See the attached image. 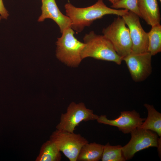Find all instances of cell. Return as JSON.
Masks as SVG:
<instances>
[{
  "label": "cell",
  "instance_id": "obj_11",
  "mask_svg": "<svg viewBox=\"0 0 161 161\" xmlns=\"http://www.w3.org/2000/svg\"><path fill=\"white\" fill-rule=\"evenodd\" d=\"M41 13L38 21H43L47 18L52 19L58 25L61 33L65 29L71 27L70 18L61 12L55 0H41Z\"/></svg>",
  "mask_w": 161,
  "mask_h": 161
},
{
  "label": "cell",
  "instance_id": "obj_22",
  "mask_svg": "<svg viewBox=\"0 0 161 161\" xmlns=\"http://www.w3.org/2000/svg\"><path fill=\"white\" fill-rule=\"evenodd\" d=\"M159 1H160V2H161V0H159Z\"/></svg>",
  "mask_w": 161,
  "mask_h": 161
},
{
  "label": "cell",
  "instance_id": "obj_9",
  "mask_svg": "<svg viewBox=\"0 0 161 161\" xmlns=\"http://www.w3.org/2000/svg\"><path fill=\"white\" fill-rule=\"evenodd\" d=\"M121 17L129 29L132 43L131 52L135 53L147 52L148 34L142 27L140 17L134 13L129 10Z\"/></svg>",
  "mask_w": 161,
  "mask_h": 161
},
{
  "label": "cell",
  "instance_id": "obj_21",
  "mask_svg": "<svg viewBox=\"0 0 161 161\" xmlns=\"http://www.w3.org/2000/svg\"><path fill=\"white\" fill-rule=\"evenodd\" d=\"M2 17H1V16L0 15V21H1V19H2Z\"/></svg>",
  "mask_w": 161,
  "mask_h": 161
},
{
  "label": "cell",
  "instance_id": "obj_13",
  "mask_svg": "<svg viewBox=\"0 0 161 161\" xmlns=\"http://www.w3.org/2000/svg\"><path fill=\"white\" fill-rule=\"evenodd\" d=\"M144 106L148 111L147 117L138 128L153 131L161 137V113L157 111L152 105L145 103Z\"/></svg>",
  "mask_w": 161,
  "mask_h": 161
},
{
  "label": "cell",
  "instance_id": "obj_20",
  "mask_svg": "<svg viewBox=\"0 0 161 161\" xmlns=\"http://www.w3.org/2000/svg\"><path fill=\"white\" fill-rule=\"evenodd\" d=\"M110 2H111L112 4H114L116 2H117L120 0H108Z\"/></svg>",
  "mask_w": 161,
  "mask_h": 161
},
{
  "label": "cell",
  "instance_id": "obj_14",
  "mask_svg": "<svg viewBox=\"0 0 161 161\" xmlns=\"http://www.w3.org/2000/svg\"><path fill=\"white\" fill-rule=\"evenodd\" d=\"M104 145L87 143L80 149L77 158L79 161H98L101 159Z\"/></svg>",
  "mask_w": 161,
  "mask_h": 161
},
{
  "label": "cell",
  "instance_id": "obj_5",
  "mask_svg": "<svg viewBox=\"0 0 161 161\" xmlns=\"http://www.w3.org/2000/svg\"><path fill=\"white\" fill-rule=\"evenodd\" d=\"M131 138L129 143L122 147L123 155L126 160L131 159L137 152L149 147H157L161 153V137L152 131L137 128L130 132Z\"/></svg>",
  "mask_w": 161,
  "mask_h": 161
},
{
  "label": "cell",
  "instance_id": "obj_3",
  "mask_svg": "<svg viewBox=\"0 0 161 161\" xmlns=\"http://www.w3.org/2000/svg\"><path fill=\"white\" fill-rule=\"evenodd\" d=\"M61 33L56 42V57L69 66H78L82 60L81 54L85 44L75 37V32L71 27L64 30Z\"/></svg>",
  "mask_w": 161,
  "mask_h": 161
},
{
  "label": "cell",
  "instance_id": "obj_4",
  "mask_svg": "<svg viewBox=\"0 0 161 161\" xmlns=\"http://www.w3.org/2000/svg\"><path fill=\"white\" fill-rule=\"evenodd\" d=\"M122 17L117 16L107 27L103 35L111 42L117 54L122 58L132 51V43L128 28Z\"/></svg>",
  "mask_w": 161,
  "mask_h": 161
},
{
  "label": "cell",
  "instance_id": "obj_15",
  "mask_svg": "<svg viewBox=\"0 0 161 161\" xmlns=\"http://www.w3.org/2000/svg\"><path fill=\"white\" fill-rule=\"evenodd\" d=\"M61 154L55 143L49 140L42 145L36 161H60Z\"/></svg>",
  "mask_w": 161,
  "mask_h": 161
},
{
  "label": "cell",
  "instance_id": "obj_19",
  "mask_svg": "<svg viewBox=\"0 0 161 161\" xmlns=\"http://www.w3.org/2000/svg\"><path fill=\"white\" fill-rule=\"evenodd\" d=\"M0 15L2 18L6 19L9 16L8 11L5 8L2 0H0Z\"/></svg>",
  "mask_w": 161,
  "mask_h": 161
},
{
  "label": "cell",
  "instance_id": "obj_16",
  "mask_svg": "<svg viewBox=\"0 0 161 161\" xmlns=\"http://www.w3.org/2000/svg\"><path fill=\"white\" fill-rule=\"evenodd\" d=\"M147 34V52L152 56L154 55L161 51V26L160 24L151 26Z\"/></svg>",
  "mask_w": 161,
  "mask_h": 161
},
{
  "label": "cell",
  "instance_id": "obj_1",
  "mask_svg": "<svg viewBox=\"0 0 161 161\" xmlns=\"http://www.w3.org/2000/svg\"><path fill=\"white\" fill-rule=\"evenodd\" d=\"M64 7L66 15L71 21V27L77 32H81L85 27L90 26L94 21L106 15L122 16L129 11L109 8L103 0H98L94 4L85 7H76L69 2L66 3Z\"/></svg>",
  "mask_w": 161,
  "mask_h": 161
},
{
  "label": "cell",
  "instance_id": "obj_8",
  "mask_svg": "<svg viewBox=\"0 0 161 161\" xmlns=\"http://www.w3.org/2000/svg\"><path fill=\"white\" fill-rule=\"evenodd\" d=\"M152 56L148 52L142 53L131 52L123 58L134 81H143L151 74Z\"/></svg>",
  "mask_w": 161,
  "mask_h": 161
},
{
  "label": "cell",
  "instance_id": "obj_17",
  "mask_svg": "<svg viewBox=\"0 0 161 161\" xmlns=\"http://www.w3.org/2000/svg\"><path fill=\"white\" fill-rule=\"evenodd\" d=\"M122 146L120 145H111L109 143L104 145L101 160L102 161H125L122 150Z\"/></svg>",
  "mask_w": 161,
  "mask_h": 161
},
{
  "label": "cell",
  "instance_id": "obj_10",
  "mask_svg": "<svg viewBox=\"0 0 161 161\" xmlns=\"http://www.w3.org/2000/svg\"><path fill=\"white\" fill-rule=\"evenodd\" d=\"M145 119L141 118L139 114L133 110L121 112L120 115L114 120H109L106 115H102L96 120L100 124L117 127L119 131L126 134L130 133L138 128Z\"/></svg>",
  "mask_w": 161,
  "mask_h": 161
},
{
  "label": "cell",
  "instance_id": "obj_12",
  "mask_svg": "<svg viewBox=\"0 0 161 161\" xmlns=\"http://www.w3.org/2000/svg\"><path fill=\"white\" fill-rule=\"evenodd\" d=\"M141 18L151 26L160 24L161 17L157 0H137Z\"/></svg>",
  "mask_w": 161,
  "mask_h": 161
},
{
  "label": "cell",
  "instance_id": "obj_18",
  "mask_svg": "<svg viewBox=\"0 0 161 161\" xmlns=\"http://www.w3.org/2000/svg\"><path fill=\"white\" fill-rule=\"evenodd\" d=\"M111 7L114 9L123 8L132 12L141 17L137 6V0H120L112 4Z\"/></svg>",
  "mask_w": 161,
  "mask_h": 161
},
{
  "label": "cell",
  "instance_id": "obj_6",
  "mask_svg": "<svg viewBox=\"0 0 161 161\" xmlns=\"http://www.w3.org/2000/svg\"><path fill=\"white\" fill-rule=\"evenodd\" d=\"M98 116L93 110L87 108L82 102L76 103L72 102L67 107L66 112L61 114L56 129L74 133L75 127L82 121L97 120Z\"/></svg>",
  "mask_w": 161,
  "mask_h": 161
},
{
  "label": "cell",
  "instance_id": "obj_7",
  "mask_svg": "<svg viewBox=\"0 0 161 161\" xmlns=\"http://www.w3.org/2000/svg\"><path fill=\"white\" fill-rule=\"evenodd\" d=\"M49 140L55 143L59 151L70 161H77L81 148L89 143L80 134L57 129L52 133Z\"/></svg>",
  "mask_w": 161,
  "mask_h": 161
},
{
  "label": "cell",
  "instance_id": "obj_2",
  "mask_svg": "<svg viewBox=\"0 0 161 161\" xmlns=\"http://www.w3.org/2000/svg\"><path fill=\"white\" fill-rule=\"evenodd\" d=\"M83 40L85 45L81 52L82 60L91 57L121 64L122 58L117 54L111 42L103 35L91 31L85 35Z\"/></svg>",
  "mask_w": 161,
  "mask_h": 161
}]
</instances>
